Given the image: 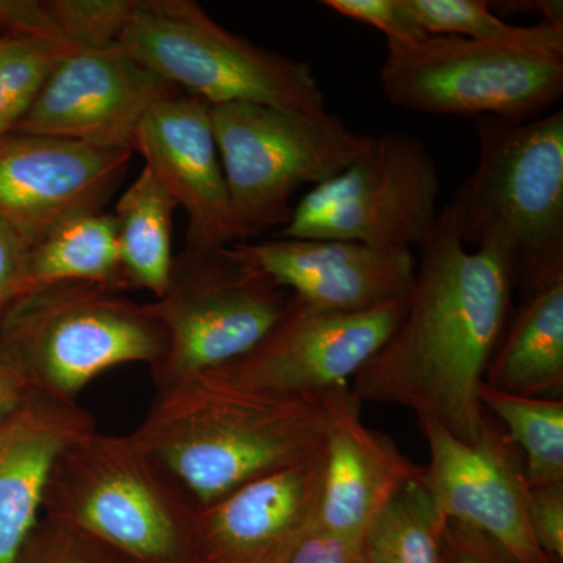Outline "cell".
<instances>
[{"mask_svg":"<svg viewBox=\"0 0 563 563\" xmlns=\"http://www.w3.org/2000/svg\"><path fill=\"white\" fill-rule=\"evenodd\" d=\"M2 428H3V426H2ZM2 428H0V431H2Z\"/></svg>","mask_w":563,"mask_h":563,"instance_id":"cell-36","label":"cell"},{"mask_svg":"<svg viewBox=\"0 0 563 563\" xmlns=\"http://www.w3.org/2000/svg\"><path fill=\"white\" fill-rule=\"evenodd\" d=\"M415 21L428 35L463 38L563 58V24L540 20L514 25L492 11L483 0H407Z\"/></svg>","mask_w":563,"mask_h":563,"instance_id":"cell-23","label":"cell"},{"mask_svg":"<svg viewBox=\"0 0 563 563\" xmlns=\"http://www.w3.org/2000/svg\"><path fill=\"white\" fill-rule=\"evenodd\" d=\"M322 5L350 20L372 25L387 36V41L409 43L428 38L415 21L407 0H324Z\"/></svg>","mask_w":563,"mask_h":563,"instance_id":"cell-29","label":"cell"},{"mask_svg":"<svg viewBox=\"0 0 563 563\" xmlns=\"http://www.w3.org/2000/svg\"><path fill=\"white\" fill-rule=\"evenodd\" d=\"M440 563H515L492 537L461 521L448 520Z\"/></svg>","mask_w":563,"mask_h":563,"instance_id":"cell-31","label":"cell"},{"mask_svg":"<svg viewBox=\"0 0 563 563\" xmlns=\"http://www.w3.org/2000/svg\"><path fill=\"white\" fill-rule=\"evenodd\" d=\"M288 563H365L363 540L346 539L317 526Z\"/></svg>","mask_w":563,"mask_h":563,"instance_id":"cell-33","label":"cell"},{"mask_svg":"<svg viewBox=\"0 0 563 563\" xmlns=\"http://www.w3.org/2000/svg\"><path fill=\"white\" fill-rule=\"evenodd\" d=\"M165 333L147 303L98 284L25 291L0 320V355L38 398L74 404L91 380L125 363L154 366Z\"/></svg>","mask_w":563,"mask_h":563,"instance_id":"cell-5","label":"cell"},{"mask_svg":"<svg viewBox=\"0 0 563 563\" xmlns=\"http://www.w3.org/2000/svg\"><path fill=\"white\" fill-rule=\"evenodd\" d=\"M176 209L173 196L146 166L122 192L113 220L128 290H147L157 299L168 287Z\"/></svg>","mask_w":563,"mask_h":563,"instance_id":"cell-21","label":"cell"},{"mask_svg":"<svg viewBox=\"0 0 563 563\" xmlns=\"http://www.w3.org/2000/svg\"><path fill=\"white\" fill-rule=\"evenodd\" d=\"M444 517L421 481L402 488L363 539L365 563H440Z\"/></svg>","mask_w":563,"mask_h":563,"instance_id":"cell-24","label":"cell"},{"mask_svg":"<svg viewBox=\"0 0 563 563\" xmlns=\"http://www.w3.org/2000/svg\"><path fill=\"white\" fill-rule=\"evenodd\" d=\"M135 152L187 214L185 247L236 242L209 102L180 90L163 96L141 121Z\"/></svg>","mask_w":563,"mask_h":563,"instance_id":"cell-16","label":"cell"},{"mask_svg":"<svg viewBox=\"0 0 563 563\" xmlns=\"http://www.w3.org/2000/svg\"><path fill=\"white\" fill-rule=\"evenodd\" d=\"M58 282H87L128 291L113 214L103 210L76 214L32 244L25 291Z\"/></svg>","mask_w":563,"mask_h":563,"instance_id":"cell-22","label":"cell"},{"mask_svg":"<svg viewBox=\"0 0 563 563\" xmlns=\"http://www.w3.org/2000/svg\"><path fill=\"white\" fill-rule=\"evenodd\" d=\"M174 90L120 43L79 47L52 70L13 132L133 154L141 121Z\"/></svg>","mask_w":563,"mask_h":563,"instance_id":"cell-12","label":"cell"},{"mask_svg":"<svg viewBox=\"0 0 563 563\" xmlns=\"http://www.w3.org/2000/svg\"><path fill=\"white\" fill-rule=\"evenodd\" d=\"M484 384L525 398L562 399L563 277L526 296L496 346Z\"/></svg>","mask_w":563,"mask_h":563,"instance_id":"cell-20","label":"cell"},{"mask_svg":"<svg viewBox=\"0 0 563 563\" xmlns=\"http://www.w3.org/2000/svg\"><path fill=\"white\" fill-rule=\"evenodd\" d=\"M420 250L406 314L351 390L473 443L487 420L479 388L512 309L515 257L498 239L466 250L450 203Z\"/></svg>","mask_w":563,"mask_h":563,"instance_id":"cell-1","label":"cell"},{"mask_svg":"<svg viewBox=\"0 0 563 563\" xmlns=\"http://www.w3.org/2000/svg\"><path fill=\"white\" fill-rule=\"evenodd\" d=\"M328 410L325 474L318 528L352 540L369 526L406 485L422 479L424 466L410 461L390 437L362 420L351 385L322 396Z\"/></svg>","mask_w":563,"mask_h":563,"instance_id":"cell-18","label":"cell"},{"mask_svg":"<svg viewBox=\"0 0 563 563\" xmlns=\"http://www.w3.org/2000/svg\"><path fill=\"white\" fill-rule=\"evenodd\" d=\"M199 507L133 435L96 429L52 465L43 514L80 529L136 563H191Z\"/></svg>","mask_w":563,"mask_h":563,"instance_id":"cell-4","label":"cell"},{"mask_svg":"<svg viewBox=\"0 0 563 563\" xmlns=\"http://www.w3.org/2000/svg\"><path fill=\"white\" fill-rule=\"evenodd\" d=\"M477 165L450 202L463 243L503 240L515 287L563 277V110L529 121L477 118Z\"/></svg>","mask_w":563,"mask_h":563,"instance_id":"cell-3","label":"cell"},{"mask_svg":"<svg viewBox=\"0 0 563 563\" xmlns=\"http://www.w3.org/2000/svg\"><path fill=\"white\" fill-rule=\"evenodd\" d=\"M290 295L240 242L184 247L165 292L147 303L165 333L162 358L151 366L155 388L239 361L279 320Z\"/></svg>","mask_w":563,"mask_h":563,"instance_id":"cell-8","label":"cell"},{"mask_svg":"<svg viewBox=\"0 0 563 563\" xmlns=\"http://www.w3.org/2000/svg\"><path fill=\"white\" fill-rule=\"evenodd\" d=\"M33 395L20 374L0 355V428L31 402Z\"/></svg>","mask_w":563,"mask_h":563,"instance_id":"cell-35","label":"cell"},{"mask_svg":"<svg viewBox=\"0 0 563 563\" xmlns=\"http://www.w3.org/2000/svg\"><path fill=\"white\" fill-rule=\"evenodd\" d=\"M118 43L152 73L210 106L325 110L310 65L222 27L196 0H136Z\"/></svg>","mask_w":563,"mask_h":563,"instance_id":"cell-6","label":"cell"},{"mask_svg":"<svg viewBox=\"0 0 563 563\" xmlns=\"http://www.w3.org/2000/svg\"><path fill=\"white\" fill-rule=\"evenodd\" d=\"M240 244L274 284L331 312H373L406 301L413 290L417 258L412 250L339 240Z\"/></svg>","mask_w":563,"mask_h":563,"instance_id":"cell-17","label":"cell"},{"mask_svg":"<svg viewBox=\"0 0 563 563\" xmlns=\"http://www.w3.org/2000/svg\"><path fill=\"white\" fill-rule=\"evenodd\" d=\"M132 155L32 133L0 136V218L32 246L68 218L102 210Z\"/></svg>","mask_w":563,"mask_h":563,"instance_id":"cell-15","label":"cell"},{"mask_svg":"<svg viewBox=\"0 0 563 563\" xmlns=\"http://www.w3.org/2000/svg\"><path fill=\"white\" fill-rule=\"evenodd\" d=\"M211 124L236 242L284 228L299 187H317L339 176L376 144L374 136L351 131L328 110L301 113L255 103H221L211 106Z\"/></svg>","mask_w":563,"mask_h":563,"instance_id":"cell-7","label":"cell"},{"mask_svg":"<svg viewBox=\"0 0 563 563\" xmlns=\"http://www.w3.org/2000/svg\"><path fill=\"white\" fill-rule=\"evenodd\" d=\"M18 563H136L80 529L40 518Z\"/></svg>","mask_w":563,"mask_h":563,"instance_id":"cell-28","label":"cell"},{"mask_svg":"<svg viewBox=\"0 0 563 563\" xmlns=\"http://www.w3.org/2000/svg\"><path fill=\"white\" fill-rule=\"evenodd\" d=\"M429 448L421 483L448 520L492 537L515 563H554L528 520V479L520 450L487 415L476 442L465 443L431 421H418Z\"/></svg>","mask_w":563,"mask_h":563,"instance_id":"cell-13","label":"cell"},{"mask_svg":"<svg viewBox=\"0 0 563 563\" xmlns=\"http://www.w3.org/2000/svg\"><path fill=\"white\" fill-rule=\"evenodd\" d=\"M95 421L79 404L33 396L0 431V563H18L43 512L55 459Z\"/></svg>","mask_w":563,"mask_h":563,"instance_id":"cell-19","label":"cell"},{"mask_svg":"<svg viewBox=\"0 0 563 563\" xmlns=\"http://www.w3.org/2000/svg\"><path fill=\"white\" fill-rule=\"evenodd\" d=\"M407 302L366 313H340L290 295L279 320L257 346L213 372L247 387L322 399L350 385L384 346L402 321Z\"/></svg>","mask_w":563,"mask_h":563,"instance_id":"cell-11","label":"cell"},{"mask_svg":"<svg viewBox=\"0 0 563 563\" xmlns=\"http://www.w3.org/2000/svg\"><path fill=\"white\" fill-rule=\"evenodd\" d=\"M439 196V168L424 143L385 133L366 157L307 192L274 239L412 250L435 225Z\"/></svg>","mask_w":563,"mask_h":563,"instance_id":"cell-10","label":"cell"},{"mask_svg":"<svg viewBox=\"0 0 563 563\" xmlns=\"http://www.w3.org/2000/svg\"><path fill=\"white\" fill-rule=\"evenodd\" d=\"M328 426L322 399L207 372L157 390L132 435L201 509L321 450Z\"/></svg>","mask_w":563,"mask_h":563,"instance_id":"cell-2","label":"cell"},{"mask_svg":"<svg viewBox=\"0 0 563 563\" xmlns=\"http://www.w3.org/2000/svg\"><path fill=\"white\" fill-rule=\"evenodd\" d=\"M528 520L540 550L554 563H562L563 483L529 485Z\"/></svg>","mask_w":563,"mask_h":563,"instance_id":"cell-30","label":"cell"},{"mask_svg":"<svg viewBox=\"0 0 563 563\" xmlns=\"http://www.w3.org/2000/svg\"><path fill=\"white\" fill-rule=\"evenodd\" d=\"M380 88L399 109L529 121L563 95V58L455 35L387 41Z\"/></svg>","mask_w":563,"mask_h":563,"instance_id":"cell-9","label":"cell"},{"mask_svg":"<svg viewBox=\"0 0 563 563\" xmlns=\"http://www.w3.org/2000/svg\"><path fill=\"white\" fill-rule=\"evenodd\" d=\"M29 250L24 235L0 218V320L25 292Z\"/></svg>","mask_w":563,"mask_h":563,"instance_id":"cell-32","label":"cell"},{"mask_svg":"<svg viewBox=\"0 0 563 563\" xmlns=\"http://www.w3.org/2000/svg\"><path fill=\"white\" fill-rule=\"evenodd\" d=\"M325 444L196 512L191 563H288L317 528Z\"/></svg>","mask_w":563,"mask_h":563,"instance_id":"cell-14","label":"cell"},{"mask_svg":"<svg viewBox=\"0 0 563 563\" xmlns=\"http://www.w3.org/2000/svg\"><path fill=\"white\" fill-rule=\"evenodd\" d=\"M52 33L44 0H0V36Z\"/></svg>","mask_w":563,"mask_h":563,"instance_id":"cell-34","label":"cell"},{"mask_svg":"<svg viewBox=\"0 0 563 563\" xmlns=\"http://www.w3.org/2000/svg\"><path fill=\"white\" fill-rule=\"evenodd\" d=\"M79 47L55 33L0 36V136L18 128L52 70Z\"/></svg>","mask_w":563,"mask_h":563,"instance_id":"cell-26","label":"cell"},{"mask_svg":"<svg viewBox=\"0 0 563 563\" xmlns=\"http://www.w3.org/2000/svg\"><path fill=\"white\" fill-rule=\"evenodd\" d=\"M51 31L81 47L120 41L136 0H44Z\"/></svg>","mask_w":563,"mask_h":563,"instance_id":"cell-27","label":"cell"},{"mask_svg":"<svg viewBox=\"0 0 563 563\" xmlns=\"http://www.w3.org/2000/svg\"><path fill=\"white\" fill-rule=\"evenodd\" d=\"M484 409L506 426V433L525 453L529 485L563 483V399L525 398L483 384Z\"/></svg>","mask_w":563,"mask_h":563,"instance_id":"cell-25","label":"cell"}]
</instances>
